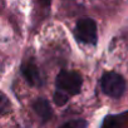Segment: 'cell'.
<instances>
[{
    "label": "cell",
    "mask_w": 128,
    "mask_h": 128,
    "mask_svg": "<svg viewBox=\"0 0 128 128\" xmlns=\"http://www.w3.org/2000/svg\"><path fill=\"white\" fill-rule=\"evenodd\" d=\"M64 127H78V128H80V127H87V122H84V120H73V122H68V123H66V124H63Z\"/></svg>",
    "instance_id": "obj_7"
},
{
    "label": "cell",
    "mask_w": 128,
    "mask_h": 128,
    "mask_svg": "<svg viewBox=\"0 0 128 128\" xmlns=\"http://www.w3.org/2000/svg\"><path fill=\"white\" fill-rule=\"evenodd\" d=\"M102 90L106 96L110 98H120L126 90V80L124 78L114 72L104 73L100 80Z\"/></svg>",
    "instance_id": "obj_3"
},
{
    "label": "cell",
    "mask_w": 128,
    "mask_h": 128,
    "mask_svg": "<svg viewBox=\"0 0 128 128\" xmlns=\"http://www.w3.org/2000/svg\"><path fill=\"white\" fill-rule=\"evenodd\" d=\"M22 74L23 77L26 79V82L32 86V87H40L43 84L42 78H40V73L35 66V63L33 60H28L24 62L20 67Z\"/></svg>",
    "instance_id": "obj_4"
},
{
    "label": "cell",
    "mask_w": 128,
    "mask_h": 128,
    "mask_svg": "<svg viewBox=\"0 0 128 128\" xmlns=\"http://www.w3.org/2000/svg\"><path fill=\"white\" fill-rule=\"evenodd\" d=\"M68 100H69V94L68 93L56 89V92L54 93V103L56 106H59V107L66 106L68 103Z\"/></svg>",
    "instance_id": "obj_6"
},
{
    "label": "cell",
    "mask_w": 128,
    "mask_h": 128,
    "mask_svg": "<svg viewBox=\"0 0 128 128\" xmlns=\"http://www.w3.org/2000/svg\"><path fill=\"white\" fill-rule=\"evenodd\" d=\"M83 84L82 77L76 73V72H67V70H62L56 79H55V87L59 90H63L68 93L69 96H77L80 93Z\"/></svg>",
    "instance_id": "obj_2"
},
{
    "label": "cell",
    "mask_w": 128,
    "mask_h": 128,
    "mask_svg": "<svg viewBox=\"0 0 128 128\" xmlns=\"http://www.w3.org/2000/svg\"><path fill=\"white\" fill-rule=\"evenodd\" d=\"M33 108H34V112L38 114V117L42 119L43 123H45L46 120H49L53 116V112L50 109V106H49V102L44 98H39L34 102L33 104Z\"/></svg>",
    "instance_id": "obj_5"
},
{
    "label": "cell",
    "mask_w": 128,
    "mask_h": 128,
    "mask_svg": "<svg viewBox=\"0 0 128 128\" xmlns=\"http://www.w3.org/2000/svg\"><path fill=\"white\" fill-rule=\"evenodd\" d=\"M35 2L43 8H49L52 4V0H35Z\"/></svg>",
    "instance_id": "obj_8"
},
{
    "label": "cell",
    "mask_w": 128,
    "mask_h": 128,
    "mask_svg": "<svg viewBox=\"0 0 128 128\" xmlns=\"http://www.w3.org/2000/svg\"><path fill=\"white\" fill-rule=\"evenodd\" d=\"M74 36L78 43L96 45L98 42V29L96 22L90 18H83L78 20L74 29Z\"/></svg>",
    "instance_id": "obj_1"
}]
</instances>
